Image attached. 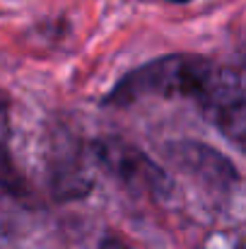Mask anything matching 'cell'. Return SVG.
<instances>
[{
    "label": "cell",
    "mask_w": 246,
    "mask_h": 249,
    "mask_svg": "<svg viewBox=\"0 0 246 249\" xmlns=\"http://www.w3.org/2000/svg\"><path fill=\"white\" fill-rule=\"evenodd\" d=\"M191 99L203 119L237 148L246 138L244 75L237 66L217 63L200 53H166L123 73L99 104L128 109L143 99Z\"/></svg>",
    "instance_id": "obj_1"
},
{
    "label": "cell",
    "mask_w": 246,
    "mask_h": 249,
    "mask_svg": "<svg viewBox=\"0 0 246 249\" xmlns=\"http://www.w3.org/2000/svg\"><path fill=\"white\" fill-rule=\"evenodd\" d=\"M89 160L109 179L133 196H150L152 201H171L176 194L174 177L145 150L121 136H99L87 143Z\"/></svg>",
    "instance_id": "obj_2"
},
{
    "label": "cell",
    "mask_w": 246,
    "mask_h": 249,
    "mask_svg": "<svg viewBox=\"0 0 246 249\" xmlns=\"http://www.w3.org/2000/svg\"><path fill=\"white\" fill-rule=\"evenodd\" d=\"M166 162L179 174L188 177L203 191H210L220 198H232L234 191L242 186V172L225 153L217 148L193 141V138H176L164 143L162 148Z\"/></svg>",
    "instance_id": "obj_3"
},
{
    "label": "cell",
    "mask_w": 246,
    "mask_h": 249,
    "mask_svg": "<svg viewBox=\"0 0 246 249\" xmlns=\"http://www.w3.org/2000/svg\"><path fill=\"white\" fill-rule=\"evenodd\" d=\"M46 181L56 203H70L84 198L94 179L87 172V158L80 141L68 131H53L46 153Z\"/></svg>",
    "instance_id": "obj_4"
},
{
    "label": "cell",
    "mask_w": 246,
    "mask_h": 249,
    "mask_svg": "<svg viewBox=\"0 0 246 249\" xmlns=\"http://www.w3.org/2000/svg\"><path fill=\"white\" fill-rule=\"evenodd\" d=\"M0 189L19 201H32V194H34L27 174L15 162L10 143L5 136H0Z\"/></svg>",
    "instance_id": "obj_5"
},
{
    "label": "cell",
    "mask_w": 246,
    "mask_h": 249,
    "mask_svg": "<svg viewBox=\"0 0 246 249\" xmlns=\"http://www.w3.org/2000/svg\"><path fill=\"white\" fill-rule=\"evenodd\" d=\"M99 249H131V247H128V245H123L118 237H114V235H106V237L101 240Z\"/></svg>",
    "instance_id": "obj_6"
},
{
    "label": "cell",
    "mask_w": 246,
    "mask_h": 249,
    "mask_svg": "<svg viewBox=\"0 0 246 249\" xmlns=\"http://www.w3.org/2000/svg\"><path fill=\"white\" fill-rule=\"evenodd\" d=\"M10 107H12V97H10L5 89H0V119L10 111Z\"/></svg>",
    "instance_id": "obj_7"
},
{
    "label": "cell",
    "mask_w": 246,
    "mask_h": 249,
    "mask_svg": "<svg viewBox=\"0 0 246 249\" xmlns=\"http://www.w3.org/2000/svg\"><path fill=\"white\" fill-rule=\"evenodd\" d=\"M164 2H171V5H188V2H193V0H164Z\"/></svg>",
    "instance_id": "obj_8"
}]
</instances>
